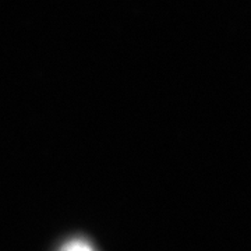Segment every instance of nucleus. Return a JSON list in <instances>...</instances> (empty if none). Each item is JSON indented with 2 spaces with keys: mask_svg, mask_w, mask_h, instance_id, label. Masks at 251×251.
Returning a JSON list of instances; mask_svg holds the SVG:
<instances>
[{
  "mask_svg": "<svg viewBox=\"0 0 251 251\" xmlns=\"http://www.w3.org/2000/svg\"><path fill=\"white\" fill-rule=\"evenodd\" d=\"M54 251H99L97 244L91 239L78 234V236H70L69 239L59 243V246Z\"/></svg>",
  "mask_w": 251,
  "mask_h": 251,
  "instance_id": "nucleus-1",
  "label": "nucleus"
}]
</instances>
